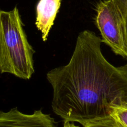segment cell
<instances>
[{
	"instance_id": "cell-1",
	"label": "cell",
	"mask_w": 127,
	"mask_h": 127,
	"mask_svg": "<svg viewBox=\"0 0 127 127\" xmlns=\"http://www.w3.org/2000/svg\"><path fill=\"white\" fill-rule=\"evenodd\" d=\"M102 43L93 31L81 32L69 63L47 73L52 109L64 122L83 125L127 105V64H110L102 53Z\"/></svg>"
},
{
	"instance_id": "cell-2",
	"label": "cell",
	"mask_w": 127,
	"mask_h": 127,
	"mask_svg": "<svg viewBox=\"0 0 127 127\" xmlns=\"http://www.w3.org/2000/svg\"><path fill=\"white\" fill-rule=\"evenodd\" d=\"M34 53L17 7L9 11L0 9V73L30 79L35 72Z\"/></svg>"
},
{
	"instance_id": "cell-3",
	"label": "cell",
	"mask_w": 127,
	"mask_h": 127,
	"mask_svg": "<svg viewBox=\"0 0 127 127\" xmlns=\"http://www.w3.org/2000/svg\"><path fill=\"white\" fill-rule=\"evenodd\" d=\"M96 11L95 24L102 42L115 54L127 59V39L122 12L112 0L100 1Z\"/></svg>"
},
{
	"instance_id": "cell-4",
	"label": "cell",
	"mask_w": 127,
	"mask_h": 127,
	"mask_svg": "<svg viewBox=\"0 0 127 127\" xmlns=\"http://www.w3.org/2000/svg\"><path fill=\"white\" fill-rule=\"evenodd\" d=\"M0 127H57L50 115L45 114L41 110L32 114H26L17 108L9 111H0Z\"/></svg>"
},
{
	"instance_id": "cell-5",
	"label": "cell",
	"mask_w": 127,
	"mask_h": 127,
	"mask_svg": "<svg viewBox=\"0 0 127 127\" xmlns=\"http://www.w3.org/2000/svg\"><path fill=\"white\" fill-rule=\"evenodd\" d=\"M60 5L61 0H39L37 3L35 25L42 32L43 41L47 40Z\"/></svg>"
},
{
	"instance_id": "cell-6",
	"label": "cell",
	"mask_w": 127,
	"mask_h": 127,
	"mask_svg": "<svg viewBox=\"0 0 127 127\" xmlns=\"http://www.w3.org/2000/svg\"><path fill=\"white\" fill-rule=\"evenodd\" d=\"M84 127H125L112 115L83 125Z\"/></svg>"
},
{
	"instance_id": "cell-7",
	"label": "cell",
	"mask_w": 127,
	"mask_h": 127,
	"mask_svg": "<svg viewBox=\"0 0 127 127\" xmlns=\"http://www.w3.org/2000/svg\"><path fill=\"white\" fill-rule=\"evenodd\" d=\"M111 115L123 126L127 127V105L113 108Z\"/></svg>"
},
{
	"instance_id": "cell-8",
	"label": "cell",
	"mask_w": 127,
	"mask_h": 127,
	"mask_svg": "<svg viewBox=\"0 0 127 127\" xmlns=\"http://www.w3.org/2000/svg\"><path fill=\"white\" fill-rule=\"evenodd\" d=\"M123 13L127 14V0H112Z\"/></svg>"
},
{
	"instance_id": "cell-9",
	"label": "cell",
	"mask_w": 127,
	"mask_h": 127,
	"mask_svg": "<svg viewBox=\"0 0 127 127\" xmlns=\"http://www.w3.org/2000/svg\"><path fill=\"white\" fill-rule=\"evenodd\" d=\"M122 14L124 17V24H125V32H126V35H127V14L125 13H123V12Z\"/></svg>"
},
{
	"instance_id": "cell-10",
	"label": "cell",
	"mask_w": 127,
	"mask_h": 127,
	"mask_svg": "<svg viewBox=\"0 0 127 127\" xmlns=\"http://www.w3.org/2000/svg\"><path fill=\"white\" fill-rule=\"evenodd\" d=\"M63 127H79L74 125V124L69 122H64Z\"/></svg>"
}]
</instances>
